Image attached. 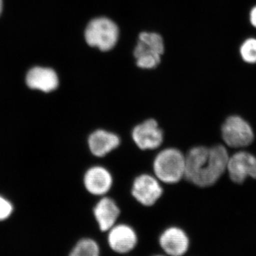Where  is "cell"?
<instances>
[{"label":"cell","instance_id":"6da1fadb","mask_svg":"<svg viewBox=\"0 0 256 256\" xmlns=\"http://www.w3.org/2000/svg\"><path fill=\"white\" fill-rule=\"evenodd\" d=\"M229 156L222 144L194 146L185 156L184 178L200 188L212 186L227 171Z\"/></svg>","mask_w":256,"mask_h":256},{"label":"cell","instance_id":"7a4b0ae2","mask_svg":"<svg viewBox=\"0 0 256 256\" xmlns=\"http://www.w3.org/2000/svg\"><path fill=\"white\" fill-rule=\"evenodd\" d=\"M186 158L176 148H168L158 153L153 170L156 178L166 184L178 183L184 178Z\"/></svg>","mask_w":256,"mask_h":256},{"label":"cell","instance_id":"3957f363","mask_svg":"<svg viewBox=\"0 0 256 256\" xmlns=\"http://www.w3.org/2000/svg\"><path fill=\"white\" fill-rule=\"evenodd\" d=\"M119 30L109 18H94L88 24L85 38L88 44L97 47L102 52L112 50L118 40Z\"/></svg>","mask_w":256,"mask_h":256},{"label":"cell","instance_id":"277c9868","mask_svg":"<svg viewBox=\"0 0 256 256\" xmlns=\"http://www.w3.org/2000/svg\"><path fill=\"white\" fill-rule=\"evenodd\" d=\"M222 134L225 144L232 148H246L254 140L252 126L238 116H232L226 120L222 126Z\"/></svg>","mask_w":256,"mask_h":256},{"label":"cell","instance_id":"5b68a950","mask_svg":"<svg viewBox=\"0 0 256 256\" xmlns=\"http://www.w3.org/2000/svg\"><path fill=\"white\" fill-rule=\"evenodd\" d=\"M227 171L230 180L238 184L248 178L256 180V156L248 152H238L229 156Z\"/></svg>","mask_w":256,"mask_h":256},{"label":"cell","instance_id":"8992f818","mask_svg":"<svg viewBox=\"0 0 256 256\" xmlns=\"http://www.w3.org/2000/svg\"><path fill=\"white\" fill-rule=\"evenodd\" d=\"M132 137L134 143L142 150L156 149L164 140L162 130L154 119L146 120L136 126L133 129Z\"/></svg>","mask_w":256,"mask_h":256},{"label":"cell","instance_id":"52a82bcc","mask_svg":"<svg viewBox=\"0 0 256 256\" xmlns=\"http://www.w3.org/2000/svg\"><path fill=\"white\" fill-rule=\"evenodd\" d=\"M162 188L159 180L151 175H140L133 182L132 196L144 206H150L154 205L162 195Z\"/></svg>","mask_w":256,"mask_h":256},{"label":"cell","instance_id":"ba28073f","mask_svg":"<svg viewBox=\"0 0 256 256\" xmlns=\"http://www.w3.org/2000/svg\"><path fill=\"white\" fill-rule=\"evenodd\" d=\"M108 242L114 252L120 254H128L137 246V233L127 224H116L108 230Z\"/></svg>","mask_w":256,"mask_h":256},{"label":"cell","instance_id":"9c48e42d","mask_svg":"<svg viewBox=\"0 0 256 256\" xmlns=\"http://www.w3.org/2000/svg\"><path fill=\"white\" fill-rule=\"evenodd\" d=\"M159 242L165 255L183 256L190 248V238L183 229L172 226L165 229L160 235Z\"/></svg>","mask_w":256,"mask_h":256},{"label":"cell","instance_id":"30bf717a","mask_svg":"<svg viewBox=\"0 0 256 256\" xmlns=\"http://www.w3.org/2000/svg\"><path fill=\"white\" fill-rule=\"evenodd\" d=\"M84 182L88 192L92 194L102 196L112 188V175L104 166H92L86 173Z\"/></svg>","mask_w":256,"mask_h":256},{"label":"cell","instance_id":"8fae6325","mask_svg":"<svg viewBox=\"0 0 256 256\" xmlns=\"http://www.w3.org/2000/svg\"><path fill=\"white\" fill-rule=\"evenodd\" d=\"M88 143L92 154L102 158L116 149L120 144V140L114 132L97 130L89 136Z\"/></svg>","mask_w":256,"mask_h":256},{"label":"cell","instance_id":"7c38bea8","mask_svg":"<svg viewBox=\"0 0 256 256\" xmlns=\"http://www.w3.org/2000/svg\"><path fill=\"white\" fill-rule=\"evenodd\" d=\"M94 216L101 232H108L118 218L120 210L112 198L104 197L96 204L94 210Z\"/></svg>","mask_w":256,"mask_h":256},{"label":"cell","instance_id":"4fadbf2b","mask_svg":"<svg viewBox=\"0 0 256 256\" xmlns=\"http://www.w3.org/2000/svg\"><path fill=\"white\" fill-rule=\"evenodd\" d=\"M26 82L28 87L44 92H52L58 86V76L54 70L42 67L31 69L26 76Z\"/></svg>","mask_w":256,"mask_h":256},{"label":"cell","instance_id":"5bb4252c","mask_svg":"<svg viewBox=\"0 0 256 256\" xmlns=\"http://www.w3.org/2000/svg\"><path fill=\"white\" fill-rule=\"evenodd\" d=\"M164 52V42L160 34L142 32L139 35V40L134 50V56L136 60L146 56L161 58Z\"/></svg>","mask_w":256,"mask_h":256},{"label":"cell","instance_id":"9a60e30c","mask_svg":"<svg viewBox=\"0 0 256 256\" xmlns=\"http://www.w3.org/2000/svg\"><path fill=\"white\" fill-rule=\"evenodd\" d=\"M69 256H100L98 244L92 238H82L72 249Z\"/></svg>","mask_w":256,"mask_h":256},{"label":"cell","instance_id":"2e32d148","mask_svg":"<svg viewBox=\"0 0 256 256\" xmlns=\"http://www.w3.org/2000/svg\"><path fill=\"white\" fill-rule=\"evenodd\" d=\"M238 54L244 63L256 65V37L248 36L242 40L239 46Z\"/></svg>","mask_w":256,"mask_h":256},{"label":"cell","instance_id":"e0dca14e","mask_svg":"<svg viewBox=\"0 0 256 256\" xmlns=\"http://www.w3.org/2000/svg\"><path fill=\"white\" fill-rule=\"evenodd\" d=\"M12 212V205L0 196V220H6Z\"/></svg>","mask_w":256,"mask_h":256},{"label":"cell","instance_id":"ac0fdd59","mask_svg":"<svg viewBox=\"0 0 256 256\" xmlns=\"http://www.w3.org/2000/svg\"><path fill=\"white\" fill-rule=\"evenodd\" d=\"M248 22L250 23V26L256 30V4L254 5V6L250 8L248 12Z\"/></svg>","mask_w":256,"mask_h":256},{"label":"cell","instance_id":"d6986e66","mask_svg":"<svg viewBox=\"0 0 256 256\" xmlns=\"http://www.w3.org/2000/svg\"><path fill=\"white\" fill-rule=\"evenodd\" d=\"M2 10V0H0V14H1Z\"/></svg>","mask_w":256,"mask_h":256},{"label":"cell","instance_id":"ffe728a7","mask_svg":"<svg viewBox=\"0 0 256 256\" xmlns=\"http://www.w3.org/2000/svg\"><path fill=\"white\" fill-rule=\"evenodd\" d=\"M168 256L166 255H156V256Z\"/></svg>","mask_w":256,"mask_h":256}]
</instances>
